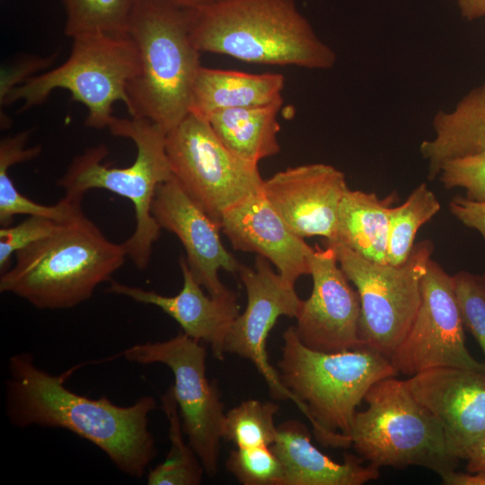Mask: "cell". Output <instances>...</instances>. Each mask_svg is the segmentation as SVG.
<instances>
[{
  "instance_id": "obj_1",
  "label": "cell",
  "mask_w": 485,
  "mask_h": 485,
  "mask_svg": "<svg viewBox=\"0 0 485 485\" xmlns=\"http://www.w3.org/2000/svg\"><path fill=\"white\" fill-rule=\"evenodd\" d=\"M5 410L13 426L66 429L99 447L123 473L141 478L157 454L149 429L155 409L152 396L122 407L106 396L92 399L68 389V373L52 375L35 364L33 355H13L7 364Z\"/></svg>"
},
{
  "instance_id": "obj_2",
  "label": "cell",
  "mask_w": 485,
  "mask_h": 485,
  "mask_svg": "<svg viewBox=\"0 0 485 485\" xmlns=\"http://www.w3.org/2000/svg\"><path fill=\"white\" fill-rule=\"evenodd\" d=\"M190 13L191 38L200 52L314 70L331 69L337 62L336 52L295 0H217Z\"/></svg>"
},
{
  "instance_id": "obj_3",
  "label": "cell",
  "mask_w": 485,
  "mask_h": 485,
  "mask_svg": "<svg viewBox=\"0 0 485 485\" xmlns=\"http://www.w3.org/2000/svg\"><path fill=\"white\" fill-rule=\"evenodd\" d=\"M191 9L168 0H136L127 34L137 53V71L127 86L131 117L152 121L166 134L189 114L202 66L190 32Z\"/></svg>"
},
{
  "instance_id": "obj_4",
  "label": "cell",
  "mask_w": 485,
  "mask_h": 485,
  "mask_svg": "<svg viewBox=\"0 0 485 485\" xmlns=\"http://www.w3.org/2000/svg\"><path fill=\"white\" fill-rule=\"evenodd\" d=\"M14 255V264L1 274L0 291L41 310L69 309L88 300L128 257L123 243L106 238L83 211Z\"/></svg>"
},
{
  "instance_id": "obj_5",
  "label": "cell",
  "mask_w": 485,
  "mask_h": 485,
  "mask_svg": "<svg viewBox=\"0 0 485 485\" xmlns=\"http://www.w3.org/2000/svg\"><path fill=\"white\" fill-rule=\"evenodd\" d=\"M281 350L280 380L325 446H349L357 408L366 392L379 380L398 374L387 357L366 346L332 353L312 349L294 326L284 331Z\"/></svg>"
},
{
  "instance_id": "obj_6",
  "label": "cell",
  "mask_w": 485,
  "mask_h": 485,
  "mask_svg": "<svg viewBox=\"0 0 485 485\" xmlns=\"http://www.w3.org/2000/svg\"><path fill=\"white\" fill-rule=\"evenodd\" d=\"M108 128L113 136L135 143L134 163L124 168L109 167L102 163L108 147L100 144L75 156L57 185L68 197H83L89 190L103 189L130 200L136 228L123 245L136 267L145 269L161 230L152 215L154 193L159 184L173 177L166 153V133L152 121L135 117H114Z\"/></svg>"
},
{
  "instance_id": "obj_7",
  "label": "cell",
  "mask_w": 485,
  "mask_h": 485,
  "mask_svg": "<svg viewBox=\"0 0 485 485\" xmlns=\"http://www.w3.org/2000/svg\"><path fill=\"white\" fill-rule=\"evenodd\" d=\"M357 411L348 440L360 457L376 467L419 466L439 476L459 462L436 417L411 393L405 380L374 384Z\"/></svg>"
},
{
  "instance_id": "obj_8",
  "label": "cell",
  "mask_w": 485,
  "mask_h": 485,
  "mask_svg": "<svg viewBox=\"0 0 485 485\" xmlns=\"http://www.w3.org/2000/svg\"><path fill=\"white\" fill-rule=\"evenodd\" d=\"M72 40L63 64L13 88L1 107L22 101L21 110H26L43 103L54 90L64 89L86 107L87 127L109 128L114 103H128L127 86L137 71L136 47L128 34L90 33Z\"/></svg>"
},
{
  "instance_id": "obj_9",
  "label": "cell",
  "mask_w": 485,
  "mask_h": 485,
  "mask_svg": "<svg viewBox=\"0 0 485 485\" xmlns=\"http://www.w3.org/2000/svg\"><path fill=\"white\" fill-rule=\"evenodd\" d=\"M325 244L333 248L340 267L358 293L360 340L390 360L418 311L433 242L414 244L408 260L400 265L370 261L338 242Z\"/></svg>"
},
{
  "instance_id": "obj_10",
  "label": "cell",
  "mask_w": 485,
  "mask_h": 485,
  "mask_svg": "<svg viewBox=\"0 0 485 485\" xmlns=\"http://www.w3.org/2000/svg\"><path fill=\"white\" fill-rule=\"evenodd\" d=\"M165 146L173 177L219 224L227 210L262 190L258 165L232 153L199 116L190 113L170 130Z\"/></svg>"
},
{
  "instance_id": "obj_11",
  "label": "cell",
  "mask_w": 485,
  "mask_h": 485,
  "mask_svg": "<svg viewBox=\"0 0 485 485\" xmlns=\"http://www.w3.org/2000/svg\"><path fill=\"white\" fill-rule=\"evenodd\" d=\"M121 355L130 362L159 363L171 369L184 435L205 472L216 475L225 413L216 384L207 376L205 347L183 332L164 341L134 345Z\"/></svg>"
},
{
  "instance_id": "obj_12",
  "label": "cell",
  "mask_w": 485,
  "mask_h": 485,
  "mask_svg": "<svg viewBox=\"0 0 485 485\" xmlns=\"http://www.w3.org/2000/svg\"><path fill=\"white\" fill-rule=\"evenodd\" d=\"M464 325L453 277L429 260L420 283V303L404 340L390 358L407 376L436 367H458L485 373L465 343Z\"/></svg>"
},
{
  "instance_id": "obj_13",
  "label": "cell",
  "mask_w": 485,
  "mask_h": 485,
  "mask_svg": "<svg viewBox=\"0 0 485 485\" xmlns=\"http://www.w3.org/2000/svg\"><path fill=\"white\" fill-rule=\"evenodd\" d=\"M247 295L246 307L233 322L225 340V352L250 360L264 378L276 400L295 398L282 384L269 364L266 345L269 334L281 316L296 318L304 303L295 285L273 270L269 261L258 255L254 267L243 264L238 272Z\"/></svg>"
},
{
  "instance_id": "obj_14",
  "label": "cell",
  "mask_w": 485,
  "mask_h": 485,
  "mask_svg": "<svg viewBox=\"0 0 485 485\" xmlns=\"http://www.w3.org/2000/svg\"><path fill=\"white\" fill-rule=\"evenodd\" d=\"M313 289L296 317L295 333L306 347L340 352L364 346L359 337L360 300L330 245L310 256Z\"/></svg>"
},
{
  "instance_id": "obj_15",
  "label": "cell",
  "mask_w": 485,
  "mask_h": 485,
  "mask_svg": "<svg viewBox=\"0 0 485 485\" xmlns=\"http://www.w3.org/2000/svg\"><path fill=\"white\" fill-rule=\"evenodd\" d=\"M152 215L161 229L179 238L190 271L208 295L225 296L234 292L221 282L218 271L238 273L242 264L224 246L220 224L185 192L174 177L157 186Z\"/></svg>"
},
{
  "instance_id": "obj_16",
  "label": "cell",
  "mask_w": 485,
  "mask_h": 485,
  "mask_svg": "<svg viewBox=\"0 0 485 485\" xmlns=\"http://www.w3.org/2000/svg\"><path fill=\"white\" fill-rule=\"evenodd\" d=\"M348 189L345 174L316 163L290 167L264 180L262 192L288 227L302 238L333 241L341 200Z\"/></svg>"
},
{
  "instance_id": "obj_17",
  "label": "cell",
  "mask_w": 485,
  "mask_h": 485,
  "mask_svg": "<svg viewBox=\"0 0 485 485\" xmlns=\"http://www.w3.org/2000/svg\"><path fill=\"white\" fill-rule=\"evenodd\" d=\"M413 396L439 421L460 460L485 438V373L436 367L405 380Z\"/></svg>"
},
{
  "instance_id": "obj_18",
  "label": "cell",
  "mask_w": 485,
  "mask_h": 485,
  "mask_svg": "<svg viewBox=\"0 0 485 485\" xmlns=\"http://www.w3.org/2000/svg\"><path fill=\"white\" fill-rule=\"evenodd\" d=\"M220 225L234 249L266 258L289 283L310 275L314 248L288 227L262 190L227 210Z\"/></svg>"
},
{
  "instance_id": "obj_19",
  "label": "cell",
  "mask_w": 485,
  "mask_h": 485,
  "mask_svg": "<svg viewBox=\"0 0 485 485\" xmlns=\"http://www.w3.org/2000/svg\"><path fill=\"white\" fill-rule=\"evenodd\" d=\"M183 278L181 291L166 296L155 291L111 281L107 292L127 296L136 302L152 304L173 318L183 332L198 341H206L218 360L225 357L226 334L240 314L234 292L225 296L206 295L194 278L185 257L179 260Z\"/></svg>"
},
{
  "instance_id": "obj_20",
  "label": "cell",
  "mask_w": 485,
  "mask_h": 485,
  "mask_svg": "<svg viewBox=\"0 0 485 485\" xmlns=\"http://www.w3.org/2000/svg\"><path fill=\"white\" fill-rule=\"evenodd\" d=\"M270 446L282 464V485H362L380 476V468L365 465L353 454H346L342 463L325 455L312 444L308 428L295 419L278 426Z\"/></svg>"
},
{
  "instance_id": "obj_21",
  "label": "cell",
  "mask_w": 485,
  "mask_h": 485,
  "mask_svg": "<svg viewBox=\"0 0 485 485\" xmlns=\"http://www.w3.org/2000/svg\"><path fill=\"white\" fill-rule=\"evenodd\" d=\"M432 128L433 137L419 146L430 181L438 177L448 160L485 154V81L470 90L452 110L436 111Z\"/></svg>"
},
{
  "instance_id": "obj_22",
  "label": "cell",
  "mask_w": 485,
  "mask_h": 485,
  "mask_svg": "<svg viewBox=\"0 0 485 485\" xmlns=\"http://www.w3.org/2000/svg\"><path fill=\"white\" fill-rule=\"evenodd\" d=\"M285 77L201 66L192 88L190 113L203 119L228 109L282 102Z\"/></svg>"
},
{
  "instance_id": "obj_23",
  "label": "cell",
  "mask_w": 485,
  "mask_h": 485,
  "mask_svg": "<svg viewBox=\"0 0 485 485\" xmlns=\"http://www.w3.org/2000/svg\"><path fill=\"white\" fill-rule=\"evenodd\" d=\"M394 196L381 199L375 192L348 189L340 203L335 238L331 242L370 261L387 263L389 210Z\"/></svg>"
},
{
  "instance_id": "obj_24",
  "label": "cell",
  "mask_w": 485,
  "mask_h": 485,
  "mask_svg": "<svg viewBox=\"0 0 485 485\" xmlns=\"http://www.w3.org/2000/svg\"><path fill=\"white\" fill-rule=\"evenodd\" d=\"M282 102L216 111L206 119L221 142L241 159L257 164L280 151L278 115Z\"/></svg>"
},
{
  "instance_id": "obj_25",
  "label": "cell",
  "mask_w": 485,
  "mask_h": 485,
  "mask_svg": "<svg viewBox=\"0 0 485 485\" xmlns=\"http://www.w3.org/2000/svg\"><path fill=\"white\" fill-rule=\"evenodd\" d=\"M29 130L4 137L0 141V225L10 226L14 216H40L63 222L82 212V197H68L54 206L38 204L22 195L8 174L13 165L30 161L41 152L40 145L25 147Z\"/></svg>"
},
{
  "instance_id": "obj_26",
  "label": "cell",
  "mask_w": 485,
  "mask_h": 485,
  "mask_svg": "<svg viewBox=\"0 0 485 485\" xmlns=\"http://www.w3.org/2000/svg\"><path fill=\"white\" fill-rule=\"evenodd\" d=\"M162 408L168 420L170 450L163 463L147 475L149 485H198L203 465L193 448L185 443L181 419L171 385L161 397Z\"/></svg>"
},
{
  "instance_id": "obj_27",
  "label": "cell",
  "mask_w": 485,
  "mask_h": 485,
  "mask_svg": "<svg viewBox=\"0 0 485 485\" xmlns=\"http://www.w3.org/2000/svg\"><path fill=\"white\" fill-rule=\"evenodd\" d=\"M441 205L426 183L415 188L406 200L389 210L387 263H404L414 246L419 229L440 210Z\"/></svg>"
},
{
  "instance_id": "obj_28",
  "label": "cell",
  "mask_w": 485,
  "mask_h": 485,
  "mask_svg": "<svg viewBox=\"0 0 485 485\" xmlns=\"http://www.w3.org/2000/svg\"><path fill=\"white\" fill-rule=\"evenodd\" d=\"M136 0H62L65 34L71 39L90 33L127 34Z\"/></svg>"
},
{
  "instance_id": "obj_29",
  "label": "cell",
  "mask_w": 485,
  "mask_h": 485,
  "mask_svg": "<svg viewBox=\"0 0 485 485\" xmlns=\"http://www.w3.org/2000/svg\"><path fill=\"white\" fill-rule=\"evenodd\" d=\"M278 404L246 400L225 413L223 439L236 448L270 446L278 436L274 417Z\"/></svg>"
},
{
  "instance_id": "obj_30",
  "label": "cell",
  "mask_w": 485,
  "mask_h": 485,
  "mask_svg": "<svg viewBox=\"0 0 485 485\" xmlns=\"http://www.w3.org/2000/svg\"><path fill=\"white\" fill-rule=\"evenodd\" d=\"M226 470L243 485H282L283 468L271 446L236 448L225 461Z\"/></svg>"
},
{
  "instance_id": "obj_31",
  "label": "cell",
  "mask_w": 485,
  "mask_h": 485,
  "mask_svg": "<svg viewBox=\"0 0 485 485\" xmlns=\"http://www.w3.org/2000/svg\"><path fill=\"white\" fill-rule=\"evenodd\" d=\"M452 277L464 328L485 354V272L462 270Z\"/></svg>"
},
{
  "instance_id": "obj_32",
  "label": "cell",
  "mask_w": 485,
  "mask_h": 485,
  "mask_svg": "<svg viewBox=\"0 0 485 485\" xmlns=\"http://www.w3.org/2000/svg\"><path fill=\"white\" fill-rule=\"evenodd\" d=\"M447 190L461 188L465 198L475 202H485V154H471L446 161L438 174Z\"/></svg>"
},
{
  "instance_id": "obj_33",
  "label": "cell",
  "mask_w": 485,
  "mask_h": 485,
  "mask_svg": "<svg viewBox=\"0 0 485 485\" xmlns=\"http://www.w3.org/2000/svg\"><path fill=\"white\" fill-rule=\"evenodd\" d=\"M64 222V221H63ZM62 222L40 216H29L14 226L0 229V272L11 268V258L18 251L54 233Z\"/></svg>"
},
{
  "instance_id": "obj_34",
  "label": "cell",
  "mask_w": 485,
  "mask_h": 485,
  "mask_svg": "<svg viewBox=\"0 0 485 485\" xmlns=\"http://www.w3.org/2000/svg\"><path fill=\"white\" fill-rule=\"evenodd\" d=\"M57 57V53L42 57L39 56H23L18 57L1 68L0 74V101L15 87L24 84L28 79L36 75L40 69L49 67Z\"/></svg>"
},
{
  "instance_id": "obj_35",
  "label": "cell",
  "mask_w": 485,
  "mask_h": 485,
  "mask_svg": "<svg viewBox=\"0 0 485 485\" xmlns=\"http://www.w3.org/2000/svg\"><path fill=\"white\" fill-rule=\"evenodd\" d=\"M449 210L464 226L476 230L485 242V202L455 196L449 202Z\"/></svg>"
},
{
  "instance_id": "obj_36",
  "label": "cell",
  "mask_w": 485,
  "mask_h": 485,
  "mask_svg": "<svg viewBox=\"0 0 485 485\" xmlns=\"http://www.w3.org/2000/svg\"><path fill=\"white\" fill-rule=\"evenodd\" d=\"M445 485H485L484 472L449 471L440 475Z\"/></svg>"
},
{
  "instance_id": "obj_37",
  "label": "cell",
  "mask_w": 485,
  "mask_h": 485,
  "mask_svg": "<svg viewBox=\"0 0 485 485\" xmlns=\"http://www.w3.org/2000/svg\"><path fill=\"white\" fill-rule=\"evenodd\" d=\"M461 15L467 21H474L485 15V0H455Z\"/></svg>"
},
{
  "instance_id": "obj_38",
  "label": "cell",
  "mask_w": 485,
  "mask_h": 485,
  "mask_svg": "<svg viewBox=\"0 0 485 485\" xmlns=\"http://www.w3.org/2000/svg\"><path fill=\"white\" fill-rule=\"evenodd\" d=\"M465 461L467 472H485V438L472 449Z\"/></svg>"
},
{
  "instance_id": "obj_39",
  "label": "cell",
  "mask_w": 485,
  "mask_h": 485,
  "mask_svg": "<svg viewBox=\"0 0 485 485\" xmlns=\"http://www.w3.org/2000/svg\"><path fill=\"white\" fill-rule=\"evenodd\" d=\"M173 4H176L178 5L190 8V9H196L199 8L205 5H207L209 4H212L217 0H168Z\"/></svg>"
}]
</instances>
